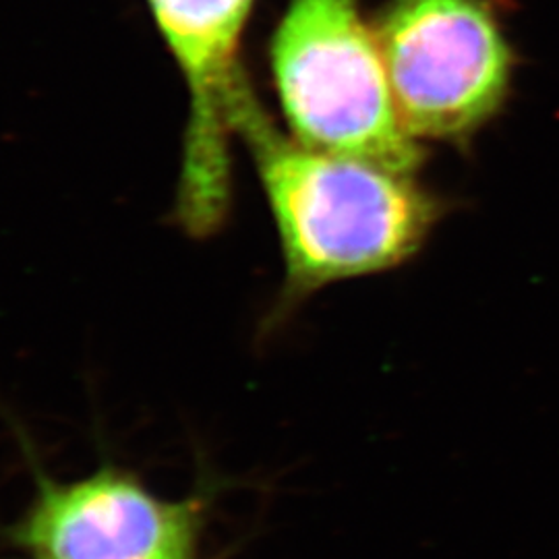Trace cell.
Listing matches in <instances>:
<instances>
[{"mask_svg":"<svg viewBox=\"0 0 559 559\" xmlns=\"http://www.w3.org/2000/svg\"><path fill=\"white\" fill-rule=\"evenodd\" d=\"M290 135L313 150L413 175L423 160L359 0H290L270 46Z\"/></svg>","mask_w":559,"mask_h":559,"instance_id":"cell-2","label":"cell"},{"mask_svg":"<svg viewBox=\"0 0 559 559\" xmlns=\"http://www.w3.org/2000/svg\"><path fill=\"white\" fill-rule=\"evenodd\" d=\"M207 503L160 498L110 464L73 480L36 473L34 498L0 535L32 559H200Z\"/></svg>","mask_w":559,"mask_h":559,"instance_id":"cell-5","label":"cell"},{"mask_svg":"<svg viewBox=\"0 0 559 559\" xmlns=\"http://www.w3.org/2000/svg\"><path fill=\"white\" fill-rule=\"evenodd\" d=\"M376 36L415 140L468 138L506 100L512 52L483 0H396Z\"/></svg>","mask_w":559,"mask_h":559,"instance_id":"cell-3","label":"cell"},{"mask_svg":"<svg viewBox=\"0 0 559 559\" xmlns=\"http://www.w3.org/2000/svg\"><path fill=\"white\" fill-rule=\"evenodd\" d=\"M235 133L251 152L278 226L288 302L408 260L440 216V203L413 175L286 138L255 90L237 104Z\"/></svg>","mask_w":559,"mask_h":559,"instance_id":"cell-1","label":"cell"},{"mask_svg":"<svg viewBox=\"0 0 559 559\" xmlns=\"http://www.w3.org/2000/svg\"><path fill=\"white\" fill-rule=\"evenodd\" d=\"M189 96L175 216L189 237L216 235L230 210V138L253 90L242 40L255 0H147Z\"/></svg>","mask_w":559,"mask_h":559,"instance_id":"cell-4","label":"cell"}]
</instances>
